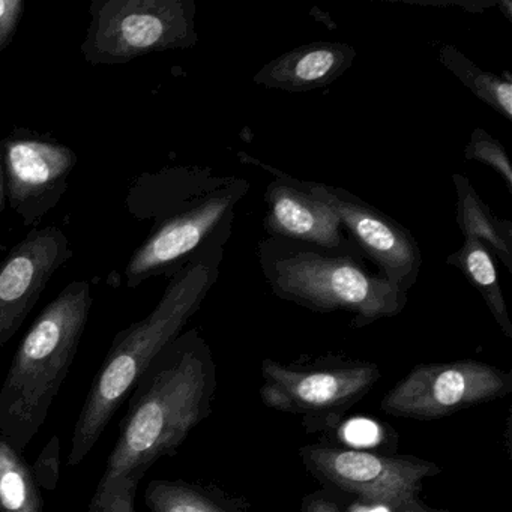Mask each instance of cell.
I'll list each match as a JSON object with an SVG mask.
<instances>
[{
  "mask_svg": "<svg viewBox=\"0 0 512 512\" xmlns=\"http://www.w3.org/2000/svg\"><path fill=\"white\" fill-rule=\"evenodd\" d=\"M217 365L199 329L182 332L137 379L119 425L118 442L88 512L121 482L140 484L160 458L175 455L212 413Z\"/></svg>",
  "mask_w": 512,
  "mask_h": 512,
  "instance_id": "cell-1",
  "label": "cell"
},
{
  "mask_svg": "<svg viewBox=\"0 0 512 512\" xmlns=\"http://www.w3.org/2000/svg\"><path fill=\"white\" fill-rule=\"evenodd\" d=\"M226 244L214 242L200 251L170 277L157 307L113 338L74 425L68 466H79L91 454L137 379L202 307L217 283Z\"/></svg>",
  "mask_w": 512,
  "mask_h": 512,
  "instance_id": "cell-2",
  "label": "cell"
},
{
  "mask_svg": "<svg viewBox=\"0 0 512 512\" xmlns=\"http://www.w3.org/2000/svg\"><path fill=\"white\" fill-rule=\"evenodd\" d=\"M91 284H68L23 338L0 388V434L20 454L49 418L85 334Z\"/></svg>",
  "mask_w": 512,
  "mask_h": 512,
  "instance_id": "cell-3",
  "label": "cell"
},
{
  "mask_svg": "<svg viewBox=\"0 0 512 512\" xmlns=\"http://www.w3.org/2000/svg\"><path fill=\"white\" fill-rule=\"evenodd\" d=\"M257 257L275 296L316 313L352 314L356 328L398 316L407 305V293L365 260L271 236L259 242Z\"/></svg>",
  "mask_w": 512,
  "mask_h": 512,
  "instance_id": "cell-4",
  "label": "cell"
},
{
  "mask_svg": "<svg viewBox=\"0 0 512 512\" xmlns=\"http://www.w3.org/2000/svg\"><path fill=\"white\" fill-rule=\"evenodd\" d=\"M250 182L238 176H212L190 196L155 215L148 238L134 251L125 269L128 289L184 268L214 242H229L239 202Z\"/></svg>",
  "mask_w": 512,
  "mask_h": 512,
  "instance_id": "cell-5",
  "label": "cell"
},
{
  "mask_svg": "<svg viewBox=\"0 0 512 512\" xmlns=\"http://www.w3.org/2000/svg\"><path fill=\"white\" fill-rule=\"evenodd\" d=\"M89 13L80 52L95 67L191 49L199 41L193 0H94Z\"/></svg>",
  "mask_w": 512,
  "mask_h": 512,
  "instance_id": "cell-6",
  "label": "cell"
},
{
  "mask_svg": "<svg viewBox=\"0 0 512 512\" xmlns=\"http://www.w3.org/2000/svg\"><path fill=\"white\" fill-rule=\"evenodd\" d=\"M302 463L326 488L355 497L380 512H440L419 499L422 481L442 472L412 455L374 454L334 446H302Z\"/></svg>",
  "mask_w": 512,
  "mask_h": 512,
  "instance_id": "cell-7",
  "label": "cell"
},
{
  "mask_svg": "<svg viewBox=\"0 0 512 512\" xmlns=\"http://www.w3.org/2000/svg\"><path fill=\"white\" fill-rule=\"evenodd\" d=\"M380 376L373 362L332 361L302 367L265 359L260 398L269 409L301 416L307 430H325L337 425Z\"/></svg>",
  "mask_w": 512,
  "mask_h": 512,
  "instance_id": "cell-8",
  "label": "cell"
},
{
  "mask_svg": "<svg viewBox=\"0 0 512 512\" xmlns=\"http://www.w3.org/2000/svg\"><path fill=\"white\" fill-rule=\"evenodd\" d=\"M511 391V373L485 362L424 364L413 368L383 397L380 409L397 418L431 421L503 398Z\"/></svg>",
  "mask_w": 512,
  "mask_h": 512,
  "instance_id": "cell-9",
  "label": "cell"
},
{
  "mask_svg": "<svg viewBox=\"0 0 512 512\" xmlns=\"http://www.w3.org/2000/svg\"><path fill=\"white\" fill-rule=\"evenodd\" d=\"M7 202L26 227H35L61 203L77 154L50 134L17 128L0 140Z\"/></svg>",
  "mask_w": 512,
  "mask_h": 512,
  "instance_id": "cell-10",
  "label": "cell"
},
{
  "mask_svg": "<svg viewBox=\"0 0 512 512\" xmlns=\"http://www.w3.org/2000/svg\"><path fill=\"white\" fill-rule=\"evenodd\" d=\"M296 181L334 211L362 256L383 278L409 293L418 281L422 254L406 227L343 188L305 179Z\"/></svg>",
  "mask_w": 512,
  "mask_h": 512,
  "instance_id": "cell-11",
  "label": "cell"
},
{
  "mask_svg": "<svg viewBox=\"0 0 512 512\" xmlns=\"http://www.w3.org/2000/svg\"><path fill=\"white\" fill-rule=\"evenodd\" d=\"M59 227L32 229L0 260V349L7 346L40 301L58 269L73 259Z\"/></svg>",
  "mask_w": 512,
  "mask_h": 512,
  "instance_id": "cell-12",
  "label": "cell"
},
{
  "mask_svg": "<svg viewBox=\"0 0 512 512\" xmlns=\"http://www.w3.org/2000/svg\"><path fill=\"white\" fill-rule=\"evenodd\" d=\"M239 160L244 164L262 167L274 176L265 190L266 214L263 226L268 236L302 242L331 253L365 260L340 218L322 200L305 191L296 178L244 152H239Z\"/></svg>",
  "mask_w": 512,
  "mask_h": 512,
  "instance_id": "cell-13",
  "label": "cell"
},
{
  "mask_svg": "<svg viewBox=\"0 0 512 512\" xmlns=\"http://www.w3.org/2000/svg\"><path fill=\"white\" fill-rule=\"evenodd\" d=\"M356 49L343 43H310L269 61L254 76L263 88L308 92L326 88L355 64Z\"/></svg>",
  "mask_w": 512,
  "mask_h": 512,
  "instance_id": "cell-14",
  "label": "cell"
},
{
  "mask_svg": "<svg viewBox=\"0 0 512 512\" xmlns=\"http://www.w3.org/2000/svg\"><path fill=\"white\" fill-rule=\"evenodd\" d=\"M457 193V223L464 239L481 242L512 272V223L496 217L466 176H452Z\"/></svg>",
  "mask_w": 512,
  "mask_h": 512,
  "instance_id": "cell-15",
  "label": "cell"
},
{
  "mask_svg": "<svg viewBox=\"0 0 512 512\" xmlns=\"http://www.w3.org/2000/svg\"><path fill=\"white\" fill-rule=\"evenodd\" d=\"M446 263L457 268L478 290L500 331L512 340V322L490 251L475 239H464L463 245L446 259Z\"/></svg>",
  "mask_w": 512,
  "mask_h": 512,
  "instance_id": "cell-16",
  "label": "cell"
},
{
  "mask_svg": "<svg viewBox=\"0 0 512 512\" xmlns=\"http://www.w3.org/2000/svg\"><path fill=\"white\" fill-rule=\"evenodd\" d=\"M439 61L476 98L484 101L506 121H512V77L509 71L499 76L482 70L454 46L440 47Z\"/></svg>",
  "mask_w": 512,
  "mask_h": 512,
  "instance_id": "cell-17",
  "label": "cell"
},
{
  "mask_svg": "<svg viewBox=\"0 0 512 512\" xmlns=\"http://www.w3.org/2000/svg\"><path fill=\"white\" fill-rule=\"evenodd\" d=\"M0 512H43L40 485L23 454L0 434Z\"/></svg>",
  "mask_w": 512,
  "mask_h": 512,
  "instance_id": "cell-18",
  "label": "cell"
},
{
  "mask_svg": "<svg viewBox=\"0 0 512 512\" xmlns=\"http://www.w3.org/2000/svg\"><path fill=\"white\" fill-rule=\"evenodd\" d=\"M143 499L149 512H242L226 497L182 479H152Z\"/></svg>",
  "mask_w": 512,
  "mask_h": 512,
  "instance_id": "cell-19",
  "label": "cell"
},
{
  "mask_svg": "<svg viewBox=\"0 0 512 512\" xmlns=\"http://www.w3.org/2000/svg\"><path fill=\"white\" fill-rule=\"evenodd\" d=\"M464 158L469 161H479L484 166L493 169L505 182L509 194H512V166L508 154L499 140L482 128H475L469 143L464 148Z\"/></svg>",
  "mask_w": 512,
  "mask_h": 512,
  "instance_id": "cell-20",
  "label": "cell"
},
{
  "mask_svg": "<svg viewBox=\"0 0 512 512\" xmlns=\"http://www.w3.org/2000/svg\"><path fill=\"white\" fill-rule=\"evenodd\" d=\"M61 464V439L58 434H53L52 439L46 443L32 466V473H34L40 488L56 490L61 481Z\"/></svg>",
  "mask_w": 512,
  "mask_h": 512,
  "instance_id": "cell-21",
  "label": "cell"
},
{
  "mask_svg": "<svg viewBox=\"0 0 512 512\" xmlns=\"http://www.w3.org/2000/svg\"><path fill=\"white\" fill-rule=\"evenodd\" d=\"M25 8L23 0H0V52L13 43Z\"/></svg>",
  "mask_w": 512,
  "mask_h": 512,
  "instance_id": "cell-22",
  "label": "cell"
},
{
  "mask_svg": "<svg viewBox=\"0 0 512 512\" xmlns=\"http://www.w3.org/2000/svg\"><path fill=\"white\" fill-rule=\"evenodd\" d=\"M139 484L121 482L116 484L98 503L94 512H136L134 499Z\"/></svg>",
  "mask_w": 512,
  "mask_h": 512,
  "instance_id": "cell-23",
  "label": "cell"
},
{
  "mask_svg": "<svg viewBox=\"0 0 512 512\" xmlns=\"http://www.w3.org/2000/svg\"><path fill=\"white\" fill-rule=\"evenodd\" d=\"M299 512H347L337 491L331 488L314 491L302 500Z\"/></svg>",
  "mask_w": 512,
  "mask_h": 512,
  "instance_id": "cell-24",
  "label": "cell"
},
{
  "mask_svg": "<svg viewBox=\"0 0 512 512\" xmlns=\"http://www.w3.org/2000/svg\"><path fill=\"white\" fill-rule=\"evenodd\" d=\"M379 430L377 425L368 421H353L347 428V437L356 445L367 446L376 443Z\"/></svg>",
  "mask_w": 512,
  "mask_h": 512,
  "instance_id": "cell-25",
  "label": "cell"
},
{
  "mask_svg": "<svg viewBox=\"0 0 512 512\" xmlns=\"http://www.w3.org/2000/svg\"><path fill=\"white\" fill-rule=\"evenodd\" d=\"M7 206V185H5L4 158L0 149V212Z\"/></svg>",
  "mask_w": 512,
  "mask_h": 512,
  "instance_id": "cell-26",
  "label": "cell"
}]
</instances>
